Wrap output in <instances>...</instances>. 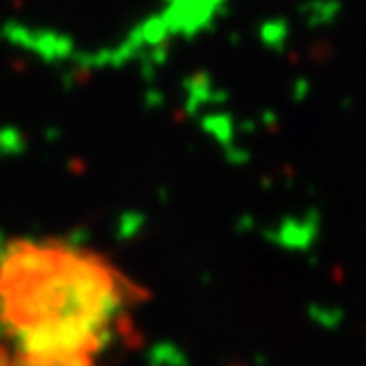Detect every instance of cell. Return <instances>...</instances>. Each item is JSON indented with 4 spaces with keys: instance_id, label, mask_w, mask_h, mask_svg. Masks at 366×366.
Segmentation results:
<instances>
[{
    "instance_id": "1",
    "label": "cell",
    "mask_w": 366,
    "mask_h": 366,
    "mask_svg": "<svg viewBox=\"0 0 366 366\" xmlns=\"http://www.w3.org/2000/svg\"><path fill=\"white\" fill-rule=\"evenodd\" d=\"M146 290L62 237L0 245V366H109L137 340Z\"/></svg>"
}]
</instances>
